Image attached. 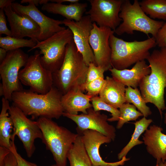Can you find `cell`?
Segmentation results:
<instances>
[{
  "label": "cell",
  "instance_id": "1",
  "mask_svg": "<svg viewBox=\"0 0 166 166\" xmlns=\"http://www.w3.org/2000/svg\"><path fill=\"white\" fill-rule=\"evenodd\" d=\"M63 95L53 86L45 94H39L30 90L23 89L12 95L13 104L19 108L26 115L33 118L45 117L58 119L64 112L61 103Z\"/></svg>",
  "mask_w": 166,
  "mask_h": 166
},
{
  "label": "cell",
  "instance_id": "2",
  "mask_svg": "<svg viewBox=\"0 0 166 166\" xmlns=\"http://www.w3.org/2000/svg\"><path fill=\"white\" fill-rule=\"evenodd\" d=\"M147 60L151 72L141 82L140 91L146 103L155 105L162 117L163 111L166 109L164 98L166 89V46L154 49Z\"/></svg>",
  "mask_w": 166,
  "mask_h": 166
},
{
  "label": "cell",
  "instance_id": "3",
  "mask_svg": "<svg viewBox=\"0 0 166 166\" xmlns=\"http://www.w3.org/2000/svg\"><path fill=\"white\" fill-rule=\"evenodd\" d=\"M88 69L73 41L68 44L65 58L59 69L52 73L53 86L62 94L72 90L84 92Z\"/></svg>",
  "mask_w": 166,
  "mask_h": 166
},
{
  "label": "cell",
  "instance_id": "4",
  "mask_svg": "<svg viewBox=\"0 0 166 166\" xmlns=\"http://www.w3.org/2000/svg\"><path fill=\"white\" fill-rule=\"evenodd\" d=\"M109 42L112 67L119 70L127 69L137 62L147 60L150 54L149 50L157 45L156 39L153 37L143 41L128 42L113 34Z\"/></svg>",
  "mask_w": 166,
  "mask_h": 166
},
{
  "label": "cell",
  "instance_id": "5",
  "mask_svg": "<svg viewBox=\"0 0 166 166\" xmlns=\"http://www.w3.org/2000/svg\"><path fill=\"white\" fill-rule=\"evenodd\" d=\"M37 121L42 133V142L52 153L56 164L66 166L68 152L79 134L59 125L52 119L40 117Z\"/></svg>",
  "mask_w": 166,
  "mask_h": 166
},
{
  "label": "cell",
  "instance_id": "6",
  "mask_svg": "<svg viewBox=\"0 0 166 166\" xmlns=\"http://www.w3.org/2000/svg\"><path fill=\"white\" fill-rule=\"evenodd\" d=\"M119 17L122 22L114 31L119 35L124 33L132 34L135 31L142 32L148 37L150 34L155 38L164 23L163 21L155 20L148 16L138 0H134L132 4L129 0H124Z\"/></svg>",
  "mask_w": 166,
  "mask_h": 166
},
{
  "label": "cell",
  "instance_id": "7",
  "mask_svg": "<svg viewBox=\"0 0 166 166\" xmlns=\"http://www.w3.org/2000/svg\"><path fill=\"white\" fill-rule=\"evenodd\" d=\"M73 41V33L68 28L44 40L38 41L28 51L39 49L40 54L42 55L41 57L42 65L53 73L61 67L65 56L66 45Z\"/></svg>",
  "mask_w": 166,
  "mask_h": 166
},
{
  "label": "cell",
  "instance_id": "8",
  "mask_svg": "<svg viewBox=\"0 0 166 166\" xmlns=\"http://www.w3.org/2000/svg\"><path fill=\"white\" fill-rule=\"evenodd\" d=\"M41 57L38 50L29 56L24 68L20 70L18 77L21 83L29 87L30 91L45 94L53 86V75L43 66Z\"/></svg>",
  "mask_w": 166,
  "mask_h": 166
},
{
  "label": "cell",
  "instance_id": "9",
  "mask_svg": "<svg viewBox=\"0 0 166 166\" xmlns=\"http://www.w3.org/2000/svg\"><path fill=\"white\" fill-rule=\"evenodd\" d=\"M29 57L21 49L9 51L6 57L0 63V74L4 89L3 97L9 101H11L13 93L23 89L18 74Z\"/></svg>",
  "mask_w": 166,
  "mask_h": 166
},
{
  "label": "cell",
  "instance_id": "10",
  "mask_svg": "<svg viewBox=\"0 0 166 166\" xmlns=\"http://www.w3.org/2000/svg\"><path fill=\"white\" fill-rule=\"evenodd\" d=\"M13 126L11 140L17 136L22 141L27 156L31 157L35 149V140L42 139V134L37 121L31 120L19 108L13 104L8 110Z\"/></svg>",
  "mask_w": 166,
  "mask_h": 166
},
{
  "label": "cell",
  "instance_id": "11",
  "mask_svg": "<svg viewBox=\"0 0 166 166\" xmlns=\"http://www.w3.org/2000/svg\"><path fill=\"white\" fill-rule=\"evenodd\" d=\"M90 9L85 14L92 22L100 27L109 28L114 31L121 24L119 17L124 0H89Z\"/></svg>",
  "mask_w": 166,
  "mask_h": 166
},
{
  "label": "cell",
  "instance_id": "12",
  "mask_svg": "<svg viewBox=\"0 0 166 166\" xmlns=\"http://www.w3.org/2000/svg\"><path fill=\"white\" fill-rule=\"evenodd\" d=\"M62 116L71 120L77 124V131L79 134L85 130L91 129L100 132L113 141L115 139L116 129L108 123V116L101 114L100 111H95L92 107L87 109L86 114L73 115L64 112Z\"/></svg>",
  "mask_w": 166,
  "mask_h": 166
},
{
  "label": "cell",
  "instance_id": "13",
  "mask_svg": "<svg viewBox=\"0 0 166 166\" xmlns=\"http://www.w3.org/2000/svg\"><path fill=\"white\" fill-rule=\"evenodd\" d=\"M114 31L110 28L100 27L94 22L89 38L96 65L105 71L112 68L111 63V50L109 39Z\"/></svg>",
  "mask_w": 166,
  "mask_h": 166
},
{
  "label": "cell",
  "instance_id": "14",
  "mask_svg": "<svg viewBox=\"0 0 166 166\" xmlns=\"http://www.w3.org/2000/svg\"><path fill=\"white\" fill-rule=\"evenodd\" d=\"M62 21V24L72 32L73 42L86 64L88 66L91 63L95 64L93 53L89 43V38L93 28V22L89 16H83L79 21L66 19Z\"/></svg>",
  "mask_w": 166,
  "mask_h": 166
},
{
  "label": "cell",
  "instance_id": "15",
  "mask_svg": "<svg viewBox=\"0 0 166 166\" xmlns=\"http://www.w3.org/2000/svg\"><path fill=\"white\" fill-rule=\"evenodd\" d=\"M13 10L18 14L28 16L37 23L40 28V34L38 41L44 40L60 31L66 28L60 25L62 20H55L49 18L39 10L32 4L24 6L18 2L11 4Z\"/></svg>",
  "mask_w": 166,
  "mask_h": 166
},
{
  "label": "cell",
  "instance_id": "16",
  "mask_svg": "<svg viewBox=\"0 0 166 166\" xmlns=\"http://www.w3.org/2000/svg\"><path fill=\"white\" fill-rule=\"evenodd\" d=\"M79 135L81 136L82 140L93 166H122L125 162L129 160L124 156L117 162H106L102 160L100 156L99 148L103 144L110 143L112 140L99 132L91 129L85 130Z\"/></svg>",
  "mask_w": 166,
  "mask_h": 166
},
{
  "label": "cell",
  "instance_id": "17",
  "mask_svg": "<svg viewBox=\"0 0 166 166\" xmlns=\"http://www.w3.org/2000/svg\"><path fill=\"white\" fill-rule=\"evenodd\" d=\"M11 5L3 9L9 23L12 37L19 38L28 37L39 41L40 28L38 25L29 17L18 14Z\"/></svg>",
  "mask_w": 166,
  "mask_h": 166
},
{
  "label": "cell",
  "instance_id": "18",
  "mask_svg": "<svg viewBox=\"0 0 166 166\" xmlns=\"http://www.w3.org/2000/svg\"><path fill=\"white\" fill-rule=\"evenodd\" d=\"M163 128L153 125L149 127L143 136L144 143L148 152L156 160V165L166 160V135L162 131Z\"/></svg>",
  "mask_w": 166,
  "mask_h": 166
},
{
  "label": "cell",
  "instance_id": "19",
  "mask_svg": "<svg viewBox=\"0 0 166 166\" xmlns=\"http://www.w3.org/2000/svg\"><path fill=\"white\" fill-rule=\"evenodd\" d=\"M109 70L112 77L125 86L133 88L139 86L143 78L151 72L150 66L145 60L137 62L130 69L119 70L112 68Z\"/></svg>",
  "mask_w": 166,
  "mask_h": 166
},
{
  "label": "cell",
  "instance_id": "20",
  "mask_svg": "<svg viewBox=\"0 0 166 166\" xmlns=\"http://www.w3.org/2000/svg\"><path fill=\"white\" fill-rule=\"evenodd\" d=\"M105 85L99 94L104 102L118 109L126 103L125 86L113 77L107 76Z\"/></svg>",
  "mask_w": 166,
  "mask_h": 166
},
{
  "label": "cell",
  "instance_id": "21",
  "mask_svg": "<svg viewBox=\"0 0 166 166\" xmlns=\"http://www.w3.org/2000/svg\"><path fill=\"white\" fill-rule=\"evenodd\" d=\"M91 97L79 90H72L62 95L61 103L64 112L77 115L79 112L86 114L88 109L92 107Z\"/></svg>",
  "mask_w": 166,
  "mask_h": 166
},
{
  "label": "cell",
  "instance_id": "22",
  "mask_svg": "<svg viewBox=\"0 0 166 166\" xmlns=\"http://www.w3.org/2000/svg\"><path fill=\"white\" fill-rule=\"evenodd\" d=\"M87 6L86 3L78 2L66 5L52 2L43 5L41 9L49 13L61 15L67 19L79 21L86 12Z\"/></svg>",
  "mask_w": 166,
  "mask_h": 166
},
{
  "label": "cell",
  "instance_id": "23",
  "mask_svg": "<svg viewBox=\"0 0 166 166\" xmlns=\"http://www.w3.org/2000/svg\"><path fill=\"white\" fill-rule=\"evenodd\" d=\"M9 101L4 97L2 99V107L0 114V146L10 149L11 146L12 120L9 114Z\"/></svg>",
  "mask_w": 166,
  "mask_h": 166
},
{
  "label": "cell",
  "instance_id": "24",
  "mask_svg": "<svg viewBox=\"0 0 166 166\" xmlns=\"http://www.w3.org/2000/svg\"><path fill=\"white\" fill-rule=\"evenodd\" d=\"M67 159L70 166H92L82 140L81 135L79 134L69 150Z\"/></svg>",
  "mask_w": 166,
  "mask_h": 166
},
{
  "label": "cell",
  "instance_id": "25",
  "mask_svg": "<svg viewBox=\"0 0 166 166\" xmlns=\"http://www.w3.org/2000/svg\"><path fill=\"white\" fill-rule=\"evenodd\" d=\"M152 122V119H147L146 117H143L134 123L135 127L134 132L129 141L118 154V160H120L124 157L126 156L128 152L134 147L144 143L143 141L139 140V138L142 134L148 129V127Z\"/></svg>",
  "mask_w": 166,
  "mask_h": 166
},
{
  "label": "cell",
  "instance_id": "26",
  "mask_svg": "<svg viewBox=\"0 0 166 166\" xmlns=\"http://www.w3.org/2000/svg\"><path fill=\"white\" fill-rule=\"evenodd\" d=\"M139 2L142 10L151 18L166 20V0H143Z\"/></svg>",
  "mask_w": 166,
  "mask_h": 166
},
{
  "label": "cell",
  "instance_id": "27",
  "mask_svg": "<svg viewBox=\"0 0 166 166\" xmlns=\"http://www.w3.org/2000/svg\"><path fill=\"white\" fill-rule=\"evenodd\" d=\"M125 98L126 103L132 104L143 114V117H147L152 114L150 108L146 105L140 90L137 88H133L131 87L126 88Z\"/></svg>",
  "mask_w": 166,
  "mask_h": 166
},
{
  "label": "cell",
  "instance_id": "28",
  "mask_svg": "<svg viewBox=\"0 0 166 166\" xmlns=\"http://www.w3.org/2000/svg\"><path fill=\"white\" fill-rule=\"evenodd\" d=\"M38 41L34 39L19 38L6 36L0 37V47L8 51L21 48L27 47L31 49L34 47Z\"/></svg>",
  "mask_w": 166,
  "mask_h": 166
},
{
  "label": "cell",
  "instance_id": "29",
  "mask_svg": "<svg viewBox=\"0 0 166 166\" xmlns=\"http://www.w3.org/2000/svg\"><path fill=\"white\" fill-rule=\"evenodd\" d=\"M136 107L129 103H125L119 108L120 117L116 128H121L124 124L130 121H136L139 117L143 116V114L136 110Z\"/></svg>",
  "mask_w": 166,
  "mask_h": 166
},
{
  "label": "cell",
  "instance_id": "30",
  "mask_svg": "<svg viewBox=\"0 0 166 166\" xmlns=\"http://www.w3.org/2000/svg\"><path fill=\"white\" fill-rule=\"evenodd\" d=\"M91 100L92 108L95 111L105 110L111 113L112 117L108 118V121L113 122L119 120L120 114L119 109L107 104L98 96L91 97Z\"/></svg>",
  "mask_w": 166,
  "mask_h": 166
},
{
  "label": "cell",
  "instance_id": "31",
  "mask_svg": "<svg viewBox=\"0 0 166 166\" xmlns=\"http://www.w3.org/2000/svg\"><path fill=\"white\" fill-rule=\"evenodd\" d=\"M105 82L104 78H99L91 82L85 83L83 86L84 91L91 97L97 96L102 90Z\"/></svg>",
  "mask_w": 166,
  "mask_h": 166
},
{
  "label": "cell",
  "instance_id": "32",
  "mask_svg": "<svg viewBox=\"0 0 166 166\" xmlns=\"http://www.w3.org/2000/svg\"><path fill=\"white\" fill-rule=\"evenodd\" d=\"M105 70L95 64L90 63L88 65L85 83H88L99 78H104Z\"/></svg>",
  "mask_w": 166,
  "mask_h": 166
},
{
  "label": "cell",
  "instance_id": "33",
  "mask_svg": "<svg viewBox=\"0 0 166 166\" xmlns=\"http://www.w3.org/2000/svg\"><path fill=\"white\" fill-rule=\"evenodd\" d=\"M10 150L13 152L16 158L17 166H38L34 163L27 161L20 155L17 151L14 140H11V146Z\"/></svg>",
  "mask_w": 166,
  "mask_h": 166
},
{
  "label": "cell",
  "instance_id": "34",
  "mask_svg": "<svg viewBox=\"0 0 166 166\" xmlns=\"http://www.w3.org/2000/svg\"><path fill=\"white\" fill-rule=\"evenodd\" d=\"M159 30L155 38L156 45L160 48L166 46V20Z\"/></svg>",
  "mask_w": 166,
  "mask_h": 166
},
{
  "label": "cell",
  "instance_id": "35",
  "mask_svg": "<svg viewBox=\"0 0 166 166\" xmlns=\"http://www.w3.org/2000/svg\"><path fill=\"white\" fill-rule=\"evenodd\" d=\"M5 14L3 9H0V34H4L6 36L12 37L10 30L6 25Z\"/></svg>",
  "mask_w": 166,
  "mask_h": 166
},
{
  "label": "cell",
  "instance_id": "36",
  "mask_svg": "<svg viewBox=\"0 0 166 166\" xmlns=\"http://www.w3.org/2000/svg\"><path fill=\"white\" fill-rule=\"evenodd\" d=\"M4 166H17L16 158L11 151L5 159Z\"/></svg>",
  "mask_w": 166,
  "mask_h": 166
},
{
  "label": "cell",
  "instance_id": "37",
  "mask_svg": "<svg viewBox=\"0 0 166 166\" xmlns=\"http://www.w3.org/2000/svg\"><path fill=\"white\" fill-rule=\"evenodd\" d=\"M11 152L10 150L4 147L0 146V166H4V161L6 156Z\"/></svg>",
  "mask_w": 166,
  "mask_h": 166
},
{
  "label": "cell",
  "instance_id": "38",
  "mask_svg": "<svg viewBox=\"0 0 166 166\" xmlns=\"http://www.w3.org/2000/svg\"><path fill=\"white\" fill-rule=\"evenodd\" d=\"M49 0H22L21 1V3L22 4L24 3H28L29 4H32L36 6H38L39 4L43 5L48 3Z\"/></svg>",
  "mask_w": 166,
  "mask_h": 166
},
{
  "label": "cell",
  "instance_id": "39",
  "mask_svg": "<svg viewBox=\"0 0 166 166\" xmlns=\"http://www.w3.org/2000/svg\"><path fill=\"white\" fill-rule=\"evenodd\" d=\"M15 1L13 0H0V8L4 9L6 7L11 5L12 3Z\"/></svg>",
  "mask_w": 166,
  "mask_h": 166
},
{
  "label": "cell",
  "instance_id": "40",
  "mask_svg": "<svg viewBox=\"0 0 166 166\" xmlns=\"http://www.w3.org/2000/svg\"><path fill=\"white\" fill-rule=\"evenodd\" d=\"M8 51L5 49L0 48V63H1L6 57Z\"/></svg>",
  "mask_w": 166,
  "mask_h": 166
},
{
  "label": "cell",
  "instance_id": "41",
  "mask_svg": "<svg viewBox=\"0 0 166 166\" xmlns=\"http://www.w3.org/2000/svg\"><path fill=\"white\" fill-rule=\"evenodd\" d=\"M49 1L53 2L58 3H61L64 2H69L70 3L78 2L79 0H52Z\"/></svg>",
  "mask_w": 166,
  "mask_h": 166
},
{
  "label": "cell",
  "instance_id": "42",
  "mask_svg": "<svg viewBox=\"0 0 166 166\" xmlns=\"http://www.w3.org/2000/svg\"><path fill=\"white\" fill-rule=\"evenodd\" d=\"M4 95V89L2 83H0V96H3Z\"/></svg>",
  "mask_w": 166,
  "mask_h": 166
},
{
  "label": "cell",
  "instance_id": "43",
  "mask_svg": "<svg viewBox=\"0 0 166 166\" xmlns=\"http://www.w3.org/2000/svg\"><path fill=\"white\" fill-rule=\"evenodd\" d=\"M156 166H166V161L164 162L161 161Z\"/></svg>",
  "mask_w": 166,
  "mask_h": 166
},
{
  "label": "cell",
  "instance_id": "44",
  "mask_svg": "<svg viewBox=\"0 0 166 166\" xmlns=\"http://www.w3.org/2000/svg\"><path fill=\"white\" fill-rule=\"evenodd\" d=\"M165 90L166 91V89H165ZM164 123L166 125V113L164 114Z\"/></svg>",
  "mask_w": 166,
  "mask_h": 166
},
{
  "label": "cell",
  "instance_id": "45",
  "mask_svg": "<svg viewBox=\"0 0 166 166\" xmlns=\"http://www.w3.org/2000/svg\"><path fill=\"white\" fill-rule=\"evenodd\" d=\"M51 166H58L57 165L55 164H53V165H52Z\"/></svg>",
  "mask_w": 166,
  "mask_h": 166
},
{
  "label": "cell",
  "instance_id": "46",
  "mask_svg": "<svg viewBox=\"0 0 166 166\" xmlns=\"http://www.w3.org/2000/svg\"><path fill=\"white\" fill-rule=\"evenodd\" d=\"M92 166H94L92 165ZM112 166L111 165H105V166Z\"/></svg>",
  "mask_w": 166,
  "mask_h": 166
}]
</instances>
